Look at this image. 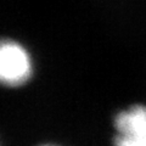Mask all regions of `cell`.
<instances>
[{"label":"cell","instance_id":"obj_1","mask_svg":"<svg viewBox=\"0 0 146 146\" xmlns=\"http://www.w3.org/2000/svg\"><path fill=\"white\" fill-rule=\"evenodd\" d=\"M32 73L27 51L11 40H4L0 48V78L6 85L17 86L28 80Z\"/></svg>","mask_w":146,"mask_h":146},{"label":"cell","instance_id":"obj_2","mask_svg":"<svg viewBox=\"0 0 146 146\" xmlns=\"http://www.w3.org/2000/svg\"><path fill=\"white\" fill-rule=\"evenodd\" d=\"M115 146H146V107L133 106L115 121Z\"/></svg>","mask_w":146,"mask_h":146}]
</instances>
